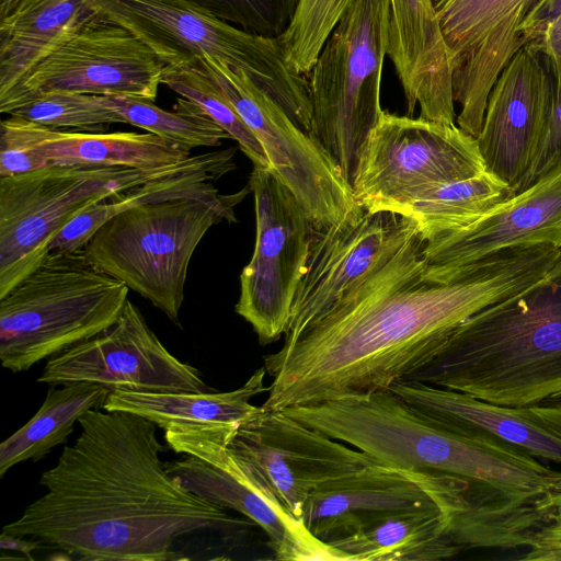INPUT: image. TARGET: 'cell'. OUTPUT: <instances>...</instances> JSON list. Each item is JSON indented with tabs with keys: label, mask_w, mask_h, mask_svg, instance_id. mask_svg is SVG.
<instances>
[{
	"label": "cell",
	"mask_w": 561,
	"mask_h": 561,
	"mask_svg": "<svg viewBox=\"0 0 561 561\" xmlns=\"http://www.w3.org/2000/svg\"><path fill=\"white\" fill-rule=\"evenodd\" d=\"M422 251L407 218L394 248L365 277L291 345L263 357L273 380L262 407L389 389L431 362L460 323L533 284L561 254L551 244L508 248L434 282Z\"/></svg>",
	"instance_id": "cell-1"
},
{
	"label": "cell",
	"mask_w": 561,
	"mask_h": 561,
	"mask_svg": "<svg viewBox=\"0 0 561 561\" xmlns=\"http://www.w3.org/2000/svg\"><path fill=\"white\" fill-rule=\"evenodd\" d=\"M44 471V495L2 533L30 537L70 559L168 561L179 538L248 523L184 488L161 459L157 425L135 413L93 409Z\"/></svg>",
	"instance_id": "cell-2"
},
{
	"label": "cell",
	"mask_w": 561,
	"mask_h": 561,
	"mask_svg": "<svg viewBox=\"0 0 561 561\" xmlns=\"http://www.w3.org/2000/svg\"><path fill=\"white\" fill-rule=\"evenodd\" d=\"M234 149L191 156L179 169L113 194L80 211L48 250L83 249L115 277L180 325L188 264L208 229L236 222L250 186L221 194L214 185L236 168Z\"/></svg>",
	"instance_id": "cell-3"
},
{
	"label": "cell",
	"mask_w": 561,
	"mask_h": 561,
	"mask_svg": "<svg viewBox=\"0 0 561 561\" xmlns=\"http://www.w3.org/2000/svg\"><path fill=\"white\" fill-rule=\"evenodd\" d=\"M379 462L469 486L481 512H512L561 488V471L482 433L460 432L414 411L389 389L282 410Z\"/></svg>",
	"instance_id": "cell-4"
},
{
	"label": "cell",
	"mask_w": 561,
	"mask_h": 561,
	"mask_svg": "<svg viewBox=\"0 0 561 561\" xmlns=\"http://www.w3.org/2000/svg\"><path fill=\"white\" fill-rule=\"evenodd\" d=\"M407 379L513 407L561 398V254L533 284L460 323Z\"/></svg>",
	"instance_id": "cell-5"
},
{
	"label": "cell",
	"mask_w": 561,
	"mask_h": 561,
	"mask_svg": "<svg viewBox=\"0 0 561 561\" xmlns=\"http://www.w3.org/2000/svg\"><path fill=\"white\" fill-rule=\"evenodd\" d=\"M128 287L101 271L83 249L48 252L0 297V360L20 373L111 328Z\"/></svg>",
	"instance_id": "cell-6"
},
{
	"label": "cell",
	"mask_w": 561,
	"mask_h": 561,
	"mask_svg": "<svg viewBox=\"0 0 561 561\" xmlns=\"http://www.w3.org/2000/svg\"><path fill=\"white\" fill-rule=\"evenodd\" d=\"M106 22L141 39L165 66L206 56L244 71L310 135L308 78L288 61L278 37H264L204 13L185 0H90Z\"/></svg>",
	"instance_id": "cell-7"
},
{
	"label": "cell",
	"mask_w": 561,
	"mask_h": 561,
	"mask_svg": "<svg viewBox=\"0 0 561 561\" xmlns=\"http://www.w3.org/2000/svg\"><path fill=\"white\" fill-rule=\"evenodd\" d=\"M389 32L390 0H354L308 76L310 135L350 184L362 147L383 111L380 82Z\"/></svg>",
	"instance_id": "cell-8"
},
{
	"label": "cell",
	"mask_w": 561,
	"mask_h": 561,
	"mask_svg": "<svg viewBox=\"0 0 561 561\" xmlns=\"http://www.w3.org/2000/svg\"><path fill=\"white\" fill-rule=\"evenodd\" d=\"M186 160L151 170L50 165L0 178V297L42 262L54 237L80 211Z\"/></svg>",
	"instance_id": "cell-9"
},
{
	"label": "cell",
	"mask_w": 561,
	"mask_h": 561,
	"mask_svg": "<svg viewBox=\"0 0 561 561\" xmlns=\"http://www.w3.org/2000/svg\"><path fill=\"white\" fill-rule=\"evenodd\" d=\"M241 425L178 426L164 431L168 446L185 458L167 462L184 488L224 508L239 512L260 526L276 559L351 561L348 556L313 536L293 516L263 478L229 446Z\"/></svg>",
	"instance_id": "cell-10"
},
{
	"label": "cell",
	"mask_w": 561,
	"mask_h": 561,
	"mask_svg": "<svg viewBox=\"0 0 561 561\" xmlns=\"http://www.w3.org/2000/svg\"><path fill=\"white\" fill-rule=\"evenodd\" d=\"M484 170L477 138L457 124L383 110L362 147L351 185L364 210L396 213L431 186Z\"/></svg>",
	"instance_id": "cell-11"
},
{
	"label": "cell",
	"mask_w": 561,
	"mask_h": 561,
	"mask_svg": "<svg viewBox=\"0 0 561 561\" xmlns=\"http://www.w3.org/2000/svg\"><path fill=\"white\" fill-rule=\"evenodd\" d=\"M195 64L219 85L256 136L270 169L293 193L313 227L352 220L364 211L333 158L244 71L206 56Z\"/></svg>",
	"instance_id": "cell-12"
},
{
	"label": "cell",
	"mask_w": 561,
	"mask_h": 561,
	"mask_svg": "<svg viewBox=\"0 0 561 561\" xmlns=\"http://www.w3.org/2000/svg\"><path fill=\"white\" fill-rule=\"evenodd\" d=\"M249 186L254 198L255 243L240 274L234 310L266 345L287 330L307 265L312 225L272 169L253 167Z\"/></svg>",
	"instance_id": "cell-13"
},
{
	"label": "cell",
	"mask_w": 561,
	"mask_h": 561,
	"mask_svg": "<svg viewBox=\"0 0 561 561\" xmlns=\"http://www.w3.org/2000/svg\"><path fill=\"white\" fill-rule=\"evenodd\" d=\"M164 68L141 39L101 18L69 35L47 54L22 85L0 102V112L22 99L51 91L154 101Z\"/></svg>",
	"instance_id": "cell-14"
},
{
	"label": "cell",
	"mask_w": 561,
	"mask_h": 561,
	"mask_svg": "<svg viewBox=\"0 0 561 561\" xmlns=\"http://www.w3.org/2000/svg\"><path fill=\"white\" fill-rule=\"evenodd\" d=\"M539 0H432L453 80L456 124L478 137L497 77L525 46L523 25Z\"/></svg>",
	"instance_id": "cell-15"
},
{
	"label": "cell",
	"mask_w": 561,
	"mask_h": 561,
	"mask_svg": "<svg viewBox=\"0 0 561 561\" xmlns=\"http://www.w3.org/2000/svg\"><path fill=\"white\" fill-rule=\"evenodd\" d=\"M37 381H89L149 392L213 391L194 366L164 347L130 300L111 328L48 358Z\"/></svg>",
	"instance_id": "cell-16"
},
{
	"label": "cell",
	"mask_w": 561,
	"mask_h": 561,
	"mask_svg": "<svg viewBox=\"0 0 561 561\" xmlns=\"http://www.w3.org/2000/svg\"><path fill=\"white\" fill-rule=\"evenodd\" d=\"M229 446L301 522L307 499L316 488L379 462L283 411L265 409L239 427Z\"/></svg>",
	"instance_id": "cell-17"
},
{
	"label": "cell",
	"mask_w": 561,
	"mask_h": 561,
	"mask_svg": "<svg viewBox=\"0 0 561 561\" xmlns=\"http://www.w3.org/2000/svg\"><path fill=\"white\" fill-rule=\"evenodd\" d=\"M468 496L469 486L459 480L375 462L316 488L302 522L330 543L407 510L448 507L458 513L469 505Z\"/></svg>",
	"instance_id": "cell-18"
},
{
	"label": "cell",
	"mask_w": 561,
	"mask_h": 561,
	"mask_svg": "<svg viewBox=\"0 0 561 561\" xmlns=\"http://www.w3.org/2000/svg\"><path fill=\"white\" fill-rule=\"evenodd\" d=\"M407 218L369 213L323 228L312 226L305 273L295 293L285 342L291 345L397 244Z\"/></svg>",
	"instance_id": "cell-19"
},
{
	"label": "cell",
	"mask_w": 561,
	"mask_h": 561,
	"mask_svg": "<svg viewBox=\"0 0 561 561\" xmlns=\"http://www.w3.org/2000/svg\"><path fill=\"white\" fill-rule=\"evenodd\" d=\"M547 56L533 43L504 67L489 94L477 138L485 170L513 192L528 170L554 98Z\"/></svg>",
	"instance_id": "cell-20"
},
{
	"label": "cell",
	"mask_w": 561,
	"mask_h": 561,
	"mask_svg": "<svg viewBox=\"0 0 561 561\" xmlns=\"http://www.w3.org/2000/svg\"><path fill=\"white\" fill-rule=\"evenodd\" d=\"M537 244L561 249V165L470 225L423 241L425 276L445 282L497 251Z\"/></svg>",
	"instance_id": "cell-21"
},
{
	"label": "cell",
	"mask_w": 561,
	"mask_h": 561,
	"mask_svg": "<svg viewBox=\"0 0 561 561\" xmlns=\"http://www.w3.org/2000/svg\"><path fill=\"white\" fill-rule=\"evenodd\" d=\"M389 390L447 427L490 435L541 461L561 463V404H497L412 379L396 381Z\"/></svg>",
	"instance_id": "cell-22"
},
{
	"label": "cell",
	"mask_w": 561,
	"mask_h": 561,
	"mask_svg": "<svg viewBox=\"0 0 561 561\" xmlns=\"http://www.w3.org/2000/svg\"><path fill=\"white\" fill-rule=\"evenodd\" d=\"M387 56L401 83L407 115L456 124L451 69L432 0H390Z\"/></svg>",
	"instance_id": "cell-23"
},
{
	"label": "cell",
	"mask_w": 561,
	"mask_h": 561,
	"mask_svg": "<svg viewBox=\"0 0 561 561\" xmlns=\"http://www.w3.org/2000/svg\"><path fill=\"white\" fill-rule=\"evenodd\" d=\"M27 147L51 165H102L151 170L191 157V151L151 133L65 131L10 116Z\"/></svg>",
	"instance_id": "cell-24"
},
{
	"label": "cell",
	"mask_w": 561,
	"mask_h": 561,
	"mask_svg": "<svg viewBox=\"0 0 561 561\" xmlns=\"http://www.w3.org/2000/svg\"><path fill=\"white\" fill-rule=\"evenodd\" d=\"M99 19L90 0H20L0 19V102L57 45Z\"/></svg>",
	"instance_id": "cell-25"
},
{
	"label": "cell",
	"mask_w": 561,
	"mask_h": 561,
	"mask_svg": "<svg viewBox=\"0 0 561 561\" xmlns=\"http://www.w3.org/2000/svg\"><path fill=\"white\" fill-rule=\"evenodd\" d=\"M265 367L256 369L240 388L227 392H149L114 389L103 409L140 415L163 431L178 426L243 425L259 417L263 407L251 400L268 391Z\"/></svg>",
	"instance_id": "cell-26"
},
{
	"label": "cell",
	"mask_w": 561,
	"mask_h": 561,
	"mask_svg": "<svg viewBox=\"0 0 561 561\" xmlns=\"http://www.w3.org/2000/svg\"><path fill=\"white\" fill-rule=\"evenodd\" d=\"M455 513L448 507L398 512L329 545L348 556L351 561L448 559L461 549L449 534Z\"/></svg>",
	"instance_id": "cell-27"
},
{
	"label": "cell",
	"mask_w": 561,
	"mask_h": 561,
	"mask_svg": "<svg viewBox=\"0 0 561 561\" xmlns=\"http://www.w3.org/2000/svg\"><path fill=\"white\" fill-rule=\"evenodd\" d=\"M50 386L46 398L21 428L0 445V477L25 460L37 461L65 443L75 423L90 410L103 409L111 388L89 381Z\"/></svg>",
	"instance_id": "cell-28"
},
{
	"label": "cell",
	"mask_w": 561,
	"mask_h": 561,
	"mask_svg": "<svg viewBox=\"0 0 561 561\" xmlns=\"http://www.w3.org/2000/svg\"><path fill=\"white\" fill-rule=\"evenodd\" d=\"M514 195L492 172L431 186L396 213L411 219L423 241L463 228Z\"/></svg>",
	"instance_id": "cell-29"
},
{
	"label": "cell",
	"mask_w": 561,
	"mask_h": 561,
	"mask_svg": "<svg viewBox=\"0 0 561 561\" xmlns=\"http://www.w3.org/2000/svg\"><path fill=\"white\" fill-rule=\"evenodd\" d=\"M106 106L125 123L147 130L191 151L198 147L220 146L229 135L196 104L179 98L174 111H165L153 101L129 95H102Z\"/></svg>",
	"instance_id": "cell-30"
},
{
	"label": "cell",
	"mask_w": 561,
	"mask_h": 561,
	"mask_svg": "<svg viewBox=\"0 0 561 561\" xmlns=\"http://www.w3.org/2000/svg\"><path fill=\"white\" fill-rule=\"evenodd\" d=\"M162 83L194 104L215 121L253 167L270 168L265 151L249 126L219 85L196 64L192 66H165Z\"/></svg>",
	"instance_id": "cell-31"
},
{
	"label": "cell",
	"mask_w": 561,
	"mask_h": 561,
	"mask_svg": "<svg viewBox=\"0 0 561 561\" xmlns=\"http://www.w3.org/2000/svg\"><path fill=\"white\" fill-rule=\"evenodd\" d=\"M2 114L20 117L49 128L105 131L124 119L103 102L102 95L66 91L44 92L22 99Z\"/></svg>",
	"instance_id": "cell-32"
},
{
	"label": "cell",
	"mask_w": 561,
	"mask_h": 561,
	"mask_svg": "<svg viewBox=\"0 0 561 561\" xmlns=\"http://www.w3.org/2000/svg\"><path fill=\"white\" fill-rule=\"evenodd\" d=\"M354 0H298L294 18L278 37L289 64L307 78L335 25Z\"/></svg>",
	"instance_id": "cell-33"
},
{
	"label": "cell",
	"mask_w": 561,
	"mask_h": 561,
	"mask_svg": "<svg viewBox=\"0 0 561 561\" xmlns=\"http://www.w3.org/2000/svg\"><path fill=\"white\" fill-rule=\"evenodd\" d=\"M198 10L247 32L279 37L290 24L298 0H185Z\"/></svg>",
	"instance_id": "cell-34"
},
{
	"label": "cell",
	"mask_w": 561,
	"mask_h": 561,
	"mask_svg": "<svg viewBox=\"0 0 561 561\" xmlns=\"http://www.w3.org/2000/svg\"><path fill=\"white\" fill-rule=\"evenodd\" d=\"M518 560L561 561V488L524 512Z\"/></svg>",
	"instance_id": "cell-35"
},
{
	"label": "cell",
	"mask_w": 561,
	"mask_h": 561,
	"mask_svg": "<svg viewBox=\"0 0 561 561\" xmlns=\"http://www.w3.org/2000/svg\"><path fill=\"white\" fill-rule=\"evenodd\" d=\"M559 165H561V89H554L551 111L534 158L525 175L515 187L514 194L533 185Z\"/></svg>",
	"instance_id": "cell-36"
},
{
	"label": "cell",
	"mask_w": 561,
	"mask_h": 561,
	"mask_svg": "<svg viewBox=\"0 0 561 561\" xmlns=\"http://www.w3.org/2000/svg\"><path fill=\"white\" fill-rule=\"evenodd\" d=\"M51 163L31 150L10 117L0 124V178L50 167Z\"/></svg>",
	"instance_id": "cell-37"
},
{
	"label": "cell",
	"mask_w": 561,
	"mask_h": 561,
	"mask_svg": "<svg viewBox=\"0 0 561 561\" xmlns=\"http://www.w3.org/2000/svg\"><path fill=\"white\" fill-rule=\"evenodd\" d=\"M548 58L556 82V90L561 89V12L545 27L540 38L533 42Z\"/></svg>",
	"instance_id": "cell-38"
},
{
	"label": "cell",
	"mask_w": 561,
	"mask_h": 561,
	"mask_svg": "<svg viewBox=\"0 0 561 561\" xmlns=\"http://www.w3.org/2000/svg\"><path fill=\"white\" fill-rule=\"evenodd\" d=\"M561 12V0H539L523 25L525 45L540 38L547 24Z\"/></svg>",
	"instance_id": "cell-39"
},
{
	"label": "cell",
	"mask_w": 561,
	"mask_h": 561,
	"mask_svg": "<svg viewBox=\"0 0 561 561\" xmlns=\"http://www.w3.org/2000/svg\"><path fill=\"white\" fill-rule=\"evenodd\" d=\"M1 550H15L24 554L28 560H33L32 551L43 548V545L35 540H26L25 537L13 536L5 533H1L0 536Z\"/></svg>",
	"instance_id": "cell-40"
},
{
	"label": "cell",
	"mask_w": 561,
	"mask_h": 561,
	"mask_svg": "<svg viewBox=\"0 0 561 561\" xmlns=\"http://www.w3.org/2000/svg\"><path fill=\"white\" fill-rule=\"evenodd\" d=\"M20 0H0V19L8 14Z\"/></svg>",
	"instance_id": "cell-41"
},
{
	"label": "cell",
	"mask_w": 561,
	"mask_h": 561,
	"mask_svg": "<svg viewBox=\"0 0 561 561\" xmlns=\"http://www.w3.org/2000/svg\"><path fill=\"white\" fill-rule=\"evenodd\" d=\"M542 403H547V404H561V398L547 400V401H545Z\"/></svg>",
	"instance_id": "cell-42"
}]
</instances>
